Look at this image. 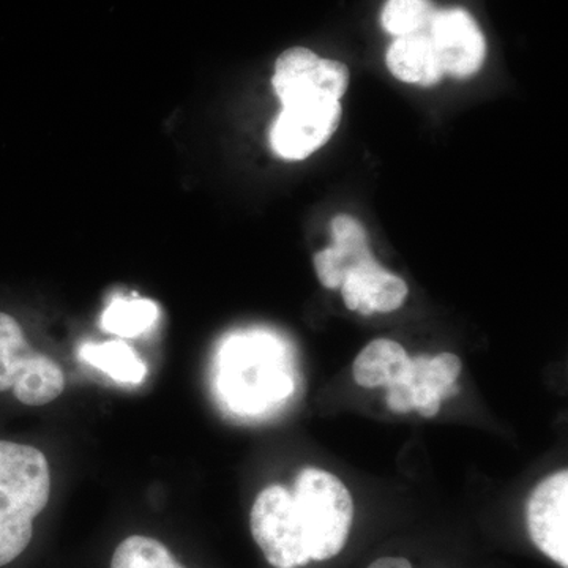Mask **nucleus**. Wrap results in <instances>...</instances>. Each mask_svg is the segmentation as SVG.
Wrapping results in <instances>:
<instances>
[{
    "label": "nucleus",
    "mask_w": 568,
    "mask_h": 568,
    "mask_svg": "<svg viewBox=\"0 0 568 568\" xmlns=\"http://www.w3.org/2000/svg\"><path fill=\"white\" fill-rule=\"evenodd\" d=\"M267 339L237 338L223 355V390L239 409L257 410L290 394L291 381L268 361Z\"/></svg>",
    "instance_id": "20e7f679"
},
{
    "label": "nucleus",
    "mask_w": 568,
    "mask_h": 568,
    "mask_svg": "<svg viewBox=\"0 0 568 568\" xmlns=\"http://www.w3.org/2000/svg\"><path fill=\"white\" fill-rule=\"evenodd\" d=\"M80 357L118 383L141 384L148 375V366L138 357L133 347L123 342L84 345Z\"/></svg>",
    "instance_id": "4468645a"
},
{
    "label": "nucleus",
    "mask_w": 568,
    "mask_h": 568,
    "mask_svg": "<svg viewBox=\"0 0 568 568\" xmlns=\"http://www.w3.org/2000/svg\"><path fill=\"white\" fill-rule=\"evenodd\" d=\"M65 388L61 366L37 353L13 316L0 312V392L13 390L18 402L43 406Z\"/></svg>",
    "instance_id": "7ed1b4c3"
},
{
    "label": "nucleus",
    "mask_w": 568,
    "mask_h": 568,
    "mask_svg": "<svg viewBox=\"0 0 568 568\" xmlns=\"http://www.w3.org/2000/svg\"><path fill=\"white\" fill-rule=\"evenodd\" d=\"M295 518L312 560H328L345 548L353 526L349 489L334 474L305 467L294 484Z\"/></svg>",
    "instance_id": "f03ea898"
},
{
    "label": "nucleus",
    "mask_w": 568,
    "mask_h": 568,
    "mask_svg": "<svg viewBox=\"0 0 568 568\" xmlns=\"http://www.w3.org/2000/svg\"><path fill=\"white\" fill-rule=\"evenodd\" d=\"M388 409L396 414L410 413L414 409L413 386L406 383H394L387 387Z\"/></svg>",
    "instance_id": "6ab92c4d"
},
{
    "label": "nucleus",
    "mask_w": 568,
    "mask_h": 568,
    "mask_svg": "<svg viewBox=\"0 0 568 568\" xmlns=\"http://www.w3.org/2000/svg\"><path fill=\"white\" fill-rule=\"evenodd\" d=\"M368 568H413V566L405 558H381L375 560Z\"/></svg>",
    "instance_id": "412c9836"
},
{
    "label": "nucleus",
    "mask_w": 568,
    "mask_h": 568,
    "mask_svg": "<svg viewBox=\"0 0 568 568\" xmlns=\"http://www.w3.org/2000/svg\"><path fill=\"white\" fill-rule=\"evenodd\" d=\"M437 396H439L440 402L446 398H452V396H457L459 394V387L457 383L446 384V386L437 388L435 390Z\"/></svg>",
    "instance_id": "4be33fe9"
},
{
    "label": "nucleus",
    "mask_w": 568,
    "mask_h": 568,
    "mask_svg": "<svg viewBox=\"0 0 568 568\" xmlns=\"http://www.w3.org/2000/svg\"><path fill=\"white\" fill-rule=\"evenodd\" d=\"M462 361H459L457 355L452 353L436 355V357L428 361L422 386H428L433 390H437V388L446 386V384L457 383L458 376L462 375Z\"/></svg>",
    "instance_id": "a211bd4d"
},
{
    "label": "nucleus",
    "mask_w": 568,
    "mask_h": 568,
    "mask_svg": "<svg viewBox=\"0 0 568 568\" xmlns=\"http://www.w3.org/2000/svg\"><path fill=\"white\" fill-rule=\"evenodd\" d=\"M111 568H185L162 541L145 536L125 538L112 556Z\"/></svg>",
    "instance_id": "f3484780"
},
{
    "label": "nucleus",
    "mask_w": 568,
    "mask_h": 568,
    "mask_svg": "<svg viewBox=\"0 0 568 568\" xmlns=\"http://www.w3.org/2000/svg\"><path fill=\"white\" fill-rule=\"evenodd\" d=\"M386 62L399 81L424 88L435 85L446 74L428 32L398 37L388 48Z\"/></svg>",
    "instance_id": "ddd939ff"
},
{
    "label": "nucleus",
    "mask_w": 568,
    "mask_h": 568,
    "mask_svg": "<svg viewBox=\"0 0 568 568\" xmlns=\"http://www.w3.org/2000/svg\"><path fill=\"white\" fill-rule=\"evenodd\" d=\"M355 383L361 387H388L413 383V358L394 339L379 338L365 346L353 365Z\"/></svg>",
    "instance_id": "f8f14e48"
},
{
    "label": "nucleus",
    "mask_w": 568,
    "mask_h": 568,
    "mask_svg": "<svg viewBox=\"0 0 568 568\" xmlns=\"http://www.w3.org/2000/svg\"><path fill=\"white\" fill-rule=\"evenodd\" d=\"M159 320V306L149 298L118 297L103 313V328L110 334L133 338L148 332Z\"/></svg>",
    "instance_id": "2eb2a0df"
},
{
    "label": "nucleus",
    "mask_w": 568,
    "mask_h": 568,
    "mask_svg": "<svg viewBox=\"0 0 568 568\" xmlns=\"http://www.w3.org/2000/svg\"><path fill=\"white\" fill-rule=\"evenodd\" d=\"M349 71L342 62L321 59L306 48H293L280 55L274 89L282 104L297 100H338L345 95Z\"/></svg>",
    "instance_id": "0eeeda50"
},
{
    "label": "nucleus",
    "mask_w": 568,
    "mask_h": 568,
    "mask_svg": "<svg viewBox=\"0 0 568 568\" xmlns=\"http://www.w3.org/2000/svg\"><path fill=\"white\" fill-rule=\"evenodd\" d=\"M528 529L534 545L568 568V470L545 478L528 503Z\"/></svg>",
    "instance_id": "6e6552de"
},
{
    "label": "nucleus",
    "mask_w": 568,
    "mask_h": 568,
    "mask_svg": "<svg viewBox=\"0 0 568 568\" xmlns=\"http://www.w3.org/2000/svg\"><path fill=\"white\" fill-rule=\"evenodd\" d=\"M250 526L254 541L272 567L298 568L312 562L290 489L282 485L263 489L254 500Z\"/></svg>",
    "instance_id": "39448f33"
},
{
    "label": "nucleus",
    "mask_w": 568,
    "mask_h": 568,
    "mask_svg": "<svg viewBox=\"0 0 568 568\" xmlns=\"http://www.w3.org/2000/svg\"><path fill=\"white\" fill-rule=\"evenodd\" d=\"M334 245L316 253L317 278L327 290H339L347 274L373 260L364 226L353 216H335L331 223Z\"/></svg>",
    "instance_id": "9b49d317"
},
{
    "label": "nucleus",
    "mask_w": 568,
    "mask_h": 568,
    "mask_svg": "<svg viewBox=\"0 0 568 568\" xmlns=\"http://www.w3.org/2000/svg\"><path fill=\"white\" fill-rule=\"evenodd\" d=\"M428 33L444 73L467 78L480 69L487 44L476 20L466 10L436 11Z\"/></svg>",
    "instance_id": "1a4fd4ad"
},
{
    "label": "nucleus",
    "mask_w": 568,
    "mask_h": 568,
    "mask_svg": "<svg viewBox=\"0 0 568 568\" xmlns=\"http://www.w3.org/2000/svg\"><path fill=\"white\" fill-rule=\"evenodd\" d=\"M436 9L429 0H387L381 22L390 36L406 37L428 32Z\"/></svg>",
    "instance_id": "dca6fc26"
},
{
    "label": "nucleus",
    "mask_w": 568,
    "mask_h": 568,
    "mask_svg": "<svg viewBox=\"0 0 568 568\" xmlns=\"http://www.w3.org/2000/svg\"><path fill=\"white\" fill-rule=\"evenodd\" d=\"M50 493L47 457L36 447L0 440V567L29 547L33 519L47 507Z\"/></svg>",
    "instance_id": "f257e3e1"
},
{
    "label": "nucleus",
    "mask_w": 568,
    "mask_h": 568,
    "mask_svg": "<svg viewBox=\"0 0 568 568\" xmlns=\"http://www.w3.org/2000/svg\"><path fill=\"white\" fill-rule=\"evenodd\" d=\"M339 119L338 100H297L283 104L272 126V148L283 159L304 160L331 140Z\"/></svg>",
    "instance_id": "423d86ee"
},
{
    "label": "nucleus",
    "mask_w": 568,
    "mask_h": 568,
    "mask_svg": "<svg viewBox=\"0 0 568 568\" xmlns=\"http://www.w3.org/2000/svg\"><path fill=\"white\" fill-rule=\"evenodd\" d=\"M414 409L418 410L422 417H435L440 409V398L436 392L428 386L413 387Z\"/></svg>",
    "instance_id": "aec40b11"
},
{
    "label": "nucleus",
    "mask_w": 568,
    "mask_h": 568,
    "mask_svg": "<svg viewBox=\"0 0 568 568\" xmlns=\"http://www.w3.org/2000/svg\"><path fill=\"white\" fill-rule=\"evenodd\" d=\"M339 290L347 308L364 316L395 312L407 297L405 280L381 267L375 257L351 271Z\"/></svg>",
    "instance_id": "9d476101"
}]
</instances>
